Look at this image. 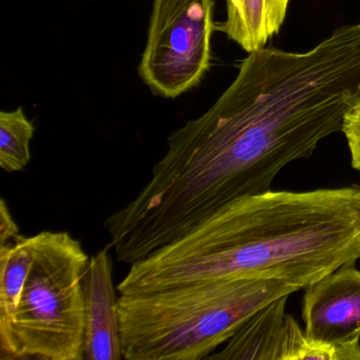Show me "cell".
<instances>
[{
    "label": "cell",
    "mask_w": 360,
    "mask_h": 360,
    "mask_svg": "<svg viewBox=\"0 0 360 360\" xmlns=\"http://www.w3.org/2000/svg\"><path fill=\"white\" fill-rule=\"evenodd\" d=\"M357 200H358V205H359V208H360V186L358 187Z\"/></svg>",
    "instance_id": "cell-13"
},
{
    "label": "cell",
    "mask_w": 360,
    "mask_h": 360,
    "mask_svg": "<svg viewBox=\"0 0 360 360\" xmlns=\"http://www.w3.org/2000/svg\"><path fill=\"white\" fill-rule=\"evenodd\" d=\"M214 8V0H153L138 73L155 96L178 98L210 70Z\"/></svg>",
    "instance_id": "cell-4"
},
{
    "label": "cell",
    "mask_w": 360,
    "mask_h": 360,
    "mask_svg": "<svg viewBox=\"0 0 360 360\" xmlns=\"http://www.w3.org/2000/svg\"><path fill=\"white\" fill-rule=\"evenodd\" d=\"M288 298L281 297L257 311L208 359L286 360L290 317L285 313Z\"/></svg>",
    "instance_id": "cell-7"
},
{
    "label": "cell",
    "mask_w": 360,
    "mask_h": 360,
    "mask_svg": "<svg viewBox=\"0 0 360 360\" xmlns=\"http://www.w3.org/2000/svg\"><path fill=\"white\" fill-rule=\"evenodd\" d=\"M20 229L14 221L5 199L0 201V246L8 245L20 237Z\"/></svg>",
    "instance_id": "cell-12"
},
{
    "label": "cell",
    "mask_w": 360,
    "mask_h": 360,
    "mask_svg": "<svg viewBox=\"0 0 360 360\" xmlns=\"http://www.w3.org/2000/svg\"><path fill=\"white\" fill-rule=\"evenodd\" d=\"M34 131L22 107L0 112V167L6 172H20L28 165Z\"/></svg>",
    "instance_id": "cell-10"
},
{
    "label": "cell",
    "mask_w": 360,
    "mask_h": 360,
    "mask_svg": "<svg viewBox=\"0 0 360 360\" xmlns=\"http://www.w3.org/2000/svg\"><path fill=\"white\" fill-rule=\"evenodd\" d=\"M86 334L84 359L120 360L119 311L108 248L91 257L85 277Z\"/></svg>",
    "instance_id": "cell-6"
},
{
    "label": "cell",
    "mask_w": 360,
    "mask_h": 360,
    "mask_svg": "<svg viewBox=\"0 0 360 360\" xmlns=\"http://www.w3.org/2000/svg\"><path fill=\"white\" fill-rule=\"evenodd\" d=\"M341 131L349 147L352 167L360 172V104L347 113Z\"/></svg>",
    "instance_id": "cell-11"
},
{
    "label": "cell",
    "mask_w": 360,
    "mask_h": 360,
    "mask_svg": "<svg viewBox=\"0 0 360 360\" xmlns=\"http://www.w3.org/2000/svg\"><path fill=\"white\" fill-rule=\"evenodd\" d=\"M290 0H226V20L216 31L235 41L244 51L266 47L285 20Z\"/></svg>",
    "instance_id": "cell-8"
},
{
    "label": "cell",
    "mask_w": 360,
    "mask_h": 360,
    "mask_svg": "<svg viewBox=\"0 0 360 360\" xmlns=\"http://www.w3.org/2000/svg\"><path fill=\"white\" fill-rule=\"evenodd\" d=\"M302 319L309 338L333 345L360 342V271L349 264L307 286Z\"/></svg>",
    "instance_id": "cell-5"
},
{
    "label": "cell",
    "mask_w": 360,
    "mask_h": 360,
    "mask_svg": "<svg viewBox=\"0 0 360 360\" xmlns=\"http://www.w3.org/2000/svg\"><path fill=\"white\" fill-rule=\"evenodd\" d=\"M358 187L237 198L130 264L117 292L235 279H275L307 288L359 260Z\"/></svg>",
    "instance_id": "cell-1"
},
{
    "label": "cell",
    "mask_w": 360,
    "mask_h": 360,
    "mask_svg": "<svg viewBox=\"0 0 360 360\" xmlns=\"http://www.w3.org/2000/svg\"><path fill=\"white\" fill-rule=\"evenodd\" d=\"M298 288L275 279L191 282L117 300L127 360L208 359L269 303Z\"/></svg>",
    "instance_id": "cell-2"
},
{
    "label": "cell",
    "mask_w": 360,
    "mask_h": 360,
    "mask_svg": "<svg viewBox=\"0 0 360 360\" xmlns=\"http://www.w3.org/2000/svg\"><path fill=\"white\" fill-rule=\"evenodd\" d=\"M33 261L32 238L0 246V333L11 323Z\"/></svg>",
    "instance_id": "cell-9"
},
{
    "label": "cell",
    "mask_w": 360,
    "mask_h": 360,
    "mask_svg": "<svg viewBox=\"0 0 360 360\" xmlns=\"http://www.w3.org/2000/svg\"><path fill=\"white\" fill-rule=\"evenodd\" d=\"M31 238L32 264L11 323L0 333V360H83L90 258L67 231Z\"/></svg>",
    "instance_id": "cell-3"
}]
</instances>
